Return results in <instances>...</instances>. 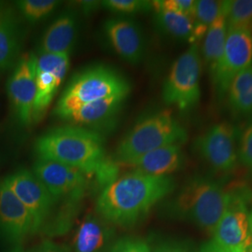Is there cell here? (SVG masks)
Returning <instances> with one entry per match:
<instances>
[{
    "label": "cell",
    "instance_id": "cell-1",
    "mask_svg": "<svg viewBox=\"0 0 252 252\" xmlns=\"http://www.w3.org/2000/svg\"><path fill=\"white\" fill-rule=\"evenodd\" d=\"M35 153L37 159L60 162L95 177L102 189L118 178V163L106 157L103 136L87 128L52 129L36 139Z\"/></svg>",
    "mask_w": 252,
    "mask_h": 252
},
{
    "label": "cell",
    "instance_id": "cell-2",
    "mask_svg": "<svg viewBox=\"0 0 252 252\" xmlns=\"http://www.w3.org/2000/svg\"><path fill=\"white\" fill-rule=\"evenodd\" d=\"M174 188L175 181L170 176H152L133 170L102 189L96 200V212L109 224L134 225Z\"/></svg>",
    "mask_w": 252,
    "mask_h": 252
},
{
    "label": "cell",
    "instance_id": "cell-3",
    "mask_svg": "<svg viewBox=\"0 0 252 252\" xmlns=\"http://www.w3.org/2000/svg\"><path fill=\"white\" fill-rule=\"evenodd\" d=\"M188 139L186 129L164 109L141 118L119 143L114 162H126L145 153L169 145L184 144Z\"/></svg>",
    "mask_w": 252,
    "mask_h": 252
},
{
    "label": "cell",
    "instance_id": "cell-4",
    "mask_svg": "<svg viewBox=\"0 0 252 252\" xmlns=\"http://www.w3.org/2000/svg\"><path fill=\"white\" fill-rule=\"evenodd\" d=\"M226 205L225 188L221 184L207 177L196 176L181 188L172 202L171 208L178 216L213 234Z\"/></svg>",
    "mask_w": 252,
    "mask_h": 252
},
{
    "label": "cell",
    "instance_id": "cell-5",
    "mask_svg": "<svg viewBox=\"0 0 252 252\" xmlns=\"http://www.w3.org/2000/svg\"><path fill=\"white\" fill-rule=\"evenodd\" d=\"M131 84L126 78L106 65H94L78 73L67 84L54 109L62 118L76 108L112 95H129Z\"/></svg>",
    "mask_w": 252,
    "mask_h": 252
},
{
    "label": "cell",
    "instance_id": "cell-6",
    "mask_svg": "<svg viewBox=\"0 0 252 252\" xmlns=\"http://www.w3.org/2000/svg\"><path fill=\"white\" fill-rule=\"evenodd\" d=\"M227 205L213 233V241L220 247L236 252H248L252 246L249 221V206L252 190L242 182H234L225 188Z\"/></svg>",
    "mask_w": 252,
    "mask_h": 252
},
{
    "label": "cell",
    "instance_id": "cell-7",
    "mask_svg": "<svg viewBox=\"0 0 252 252\" xmlns=\"http://www.w3.org/2000/svg\"><path fill=\"white\" fill-rule=\"evenodd\" d=\"M202 59L197 43L191 44L172 64L162 86V99L180 111L194 108L201 97Z\"/></svg>",
    "mask_w": 252,
    "mask_h": 252
},
{
    "label": "cell",
    "instance_id": "cell-8",
    "mask_svg": "<svg viewBox=\"0 0 252 252\" xmlns=\"http://www.w3.org/2000/svg\"><path fill=\"white\" fill-rule=\"evenodd\" d=\"M252 64V33L249 30L228 29L225 46L216 65L209 71L217 97L225 98L231 81Z\"/></svg>",
    "mask_w": 252,
    "mask_h": 252
},
{
    "label": "cell",
    "instance_id": "cell-9",
    "mask_svg": "<svg viewBox=\"0 0 252 252\" xmlns=\"http://www.w3.org/2000/svg\"><path fill=\"white\" fill-rule=\"evenodd\" d=\"M239 137L236 126L221 122L198 136L194 148L215 171L226 174L233 171L237 164Z\"/></svg>",
    "mask_w": 252,
    "mask_h": 252
},
{
    "label": "cell",
    "instance_id": "cell-10",
    "mask_svg": "<svg viewBox=\"0 0 252 252\" xmlns=\"http://www.w3.org/2000/svg\"><path fill=\"white\" fill-rule=\"evenodd\" d=\"M33 173L55 202L81 201L89 184V176L84 172L54 161L37 159L33 165Z\"/></svg>",
    "mask_w": 252,
    "mask_h": 252
},
{
    "label": "cell",
    "instance_id": "cell-11",
    "mask_svg": "<svg viewBox=\"0 0 252 252\" xmlns=\"http://www.w3.org/2000/svg\"><path fill=\"white\" fill-rule=\"evenodd\" d=\"M4 181L31 214L36 233L41 231L52 215L55 200L33 171L20 169Z\"/></svg>",
    "mask_w": 252,
    "mask_h": 252
},
{
    "label": "cell",
    "instance_id": "cell-12",
    "mask_svg": "<svg viewBox=\"0 0 252 252\" xmlns=\"http://www.w3.org/2000/svg\"><path fill=\"white\" fill-rule=\"evenodd\" d=\"M7 91L12 109L24 126L34 122L36 99V55H23L9 77Z\"/></svg>",
    "mask_w": 252,
    "mask_h": 252
},
{
    "label": "cell",
    "instance_id": "cell-13",
    "mask_svg": "<svg viewBox=\"0 0 252 252\" xmlns=\"http://www.w3.org/2000/svg\"><path fill=\"white\" fill-rule=\"evenodd\" d=\"M68 54H42L36 55V99L34 121L45 113L59 90L69 68Z\"/></svg>",
    "mask_w": 252,
    "mask_h": 252
},
{
    "label": "cell",
    "instance_id": "cell-14",
    "mask_svg": "<svg viewBox=\"0 0 252 252\" xmlns=\"http://www.w3.org/2000/svg\"><path fill=\"white\" fill-rule=\"evenodd\" d=\"M109 47L119 57L131 64L143 61L146 40L142 28L132 19L110 18L103 26Z\"/></svg>",
    "mask_w": 252,
    "mask_h": 252
},
{
    "label": "cell",
    "instance_id": "cell-15",
    "mask_svg": "<svg viewBox=\"0 0 252 252\" xmlns=\"http://www.w3.org/2000/svg\"><path fill=\"white\" fill-rule=\"evenodd\" d=\"M0 229L9 240L16 243L36 234L31 214L4 180L0 182Z\"/></svg>",
    "mask_w": 252,
    "mask_h": 252
},
{
    "label": "cell",
    "instance_id": "cell-16",
    "mask_svg": "<svg viewBox=\"0 0 252 252\" xmlns=\"http://www.w3.org/2000/svg\"><path fill=\"white\" fill-rule=\"evenodd\" d=\"M126 98L127 95L117 94L97 100L74 109L62 119L71 123L72 126L97 132V128L109 125L117 116Z\"/></svg>",
    "mask_w": 252,
    "mask_h": 252
},
{
    "label": "cell",
    "instance_id": "cell-17",
    "mask_svg": "<svg viewBox=\"0 0 252 252\" xmlns=\"http://www.w3.org/2000/svg\"><path fill=\"white\" fill-rule=\"evenodd\" d=\"M185 155L180 145H169L134 158L124 165L152 176H170L182 168Z\"/></svg>",
    "mask_w": 252,
    "mask_h": 252
},
{
    "label": "cell",
    "instance_id": "cell-18",
    "mask_svg": "<svg viewBox=\"0 0 252 252\" xmlns=\"http://www.w3.org/2000/svg\"><path fill=\"white\" fill-rule=\"evenodd\" d=\"M79 31L78 17L72 10L60 14L46 29L40 40L38 53L70 54Z\"/></svg>",
    "mask_w": 252,
    "mask_h": 252
},
{
    "label": "cell",
    "instance_id": "cell-19",
    "mask_svg": "<svg viewBox=\"0 0 252 252\" xmlns=\"http://www.w3.org/2000/svg\"><path fill=\"white\" fill-rule=\"evenodd\" d=\"M114 231L103 219L88 215L74 236V252H108L113 245Z\"/></svg>",
    "mask_w": 252,
    "mask_h": 252
},
{
    "label": "cell",
    "instance_id": "cell-20",
    "mask_svg": "<svg viewBox=\"0 0 252 252\" xmlns=\"http://www.w3.org/2000/svg\"><path fill=\"white\" fill-rule=\"evenodd\" d=\"M21 46L17 22L9 13L0 11V69H9L17 63Z\"/></svg>",
    "mask_w": 252,
    "mask_h": 252
},
{
    "label": "cell",
    "instance_id": "cell-21",
    "mask_svg": "<svg viewBox=\"0 0 252 252\" xmlns=\"http://www.w3.org/2000/svg\"><path fill=\"white\" fill-rule=\"evenodd\" d=\"M231 111L241 117L252 115V64L238 73L226 93Z\"/></svg>",
    "mask_w": 252,
    "mask_h": 252
},
{
    "label": "cell",
    "instance_id": "cell-22",
    "mask_svg": "<svg viewBox=\"0 0 252 252\" xmlns=\"http://www.w3.org/2000/svg\"><path fill=\"white\" fill-rule=\"evenodd\" d=\"M227 32L226 16L221 9L219 16L208 28L203 43V59L209 71L216 65L223 53Z\"/></svg>",
    "mask_w": 252,
    "mask_h": 252
},
{
    "label": "cell",
    "instance_id": "cell-23",
    "mask_svg": "<svg viewBox=\"0 0 252 252\" xmlns=\"http://www.w3.org/2000/svg\"><path fill=\"white\" fill-rule=\"evenodd\" d=\"M153 19L155 27L162 34L189 42L193 31V20L189 16L166 10H154Z\"/></svg>",
    "mask_w": 252,
    "mask_h": 252
},
{
    "label": "cell",
    "instance_id": "cell-24",
    "mask_svg": "<svg viewBox=\"0 0 252 252\" xmlns=\"http://www.w3.org/2000/svg\"><path fill=\"white\" fill-rule=\"evenodd\" d=\"M222 9V1L199 0L195 1L193 14V31L189 40L191 44L196 43L206 36L208 28L219 16Z\"/></svg>",
    "mask_w": 252,
    "mask_h": 252
},
{
    "label": "cell",
    "instance_id": "cell-25",
    "mask_svg": "<svg viewBox=\"0 0 252 252\" xmlns=\"http://www.w3.org/2000/svg\"><path fill=\"white\" fill-rule=\"evenodd\" d=\"M228 29L252 31V0L222 1Z\"/></svg>",
    "mask_w": 252,
    "mask_h": 252
},
{
    "label": "cell",
    "instance_id": "cell-26",
    "mask_svg": "<svg viewBox=\"0 0 252 252\" xmlns=\"http://www.w3.org/2000/svg\"><path fill=\"white\" fill-rule=\"evenodd\" d=\"M60 5L55 0H21L16 2L21 15L30 24L48 18Z\"/></svg>",
    "mask_w": 252,
    "mask_h": 252
},
{
    "label": "cell",
    "instance_id": "cell-27",
    "mask_svg": "<svg viewBox=\"0 0 252 252\" xmlns=\"http://www.w3.org/2000/svg\"><path fill=\"white\" fill-rule=\"evenodd\" d=\"M100 5L105 9L121 14H135L153 9L152 1L145 0H105Z\"/></svg>",
    "mask_w": 252,
    "mask_h": 252
},
{
    "label": "cell",
    "instance_id": "cell-28",
    "mask_svg": "<svg viewBox=\"0 0 252 252\" xmlns=\"http://www.w3.org/2000/svg\"><path fill=\"white\" fill-rule=\"evenodd\" d=\"M154 10H166L189 16L193 20L194 0H156L152 1Z\"/></svg>",
    "mask_w": 252,
    "mask_h": 252
},
{
    "label": "cell",
    "instance_id": "cell-29",
    "mask_svg": "<svg viewBox=\"0 0 252 252\" xmlns=\"http://www.w3.org/2000/svg\"><path fill=\"white\" fill-rule=\"evenodd\" d=\"M238 160L252 176V123L246 127L239 137Z\"/></svg>",
    "mask_w": 252,
    "mask_h": 252
},
{
    "label": "cell",
    "instance_id": "cell-30",
    "mask_svg": "<svg viewBox=\"0 0 252 252\" xmlns=\"http://www.w3.org/2000/svg\"><path fill=\"white\" fill-rule=\"evenodd\" d=\"M108 252H152L149 244L143 239L126 237L119 239L110 247Z\"/></svg>",
    "mask_w": 252,
    "mask_h": 252
},
{
    "label": "cell",
    "instance_id": "cell-31",
    "mask_svg": "<svg viewBox=\"0 0 252 252\" xmlns=\"http://www.w3.org/2000/svg\"><path fill=\"white\" fill-rule=\"evenodd\" d=\"M34 252H70L68 248L52 241H44L35 249Z\"/></svg>",
    "mask_w": 252,
    "mask_h": 252
},
{
    "label": "cell",
    "instance_id": "cell-32",
    "mask_svg": "<svg viewBox=\"0 0 252 252\" xmlns=\"http://www.w3.org/2000/svg\"><path fill=\"white\" fill-rule=\"evenodd\" d=\"M153 252H191L186 247L176 243H165L158 246Z\"/></svg>",
    "mask_w": 252,
    "mask_h": 252
},
{
    "label": "cell",
    "instance_id": "cell-33",
    "mask_svg": "<svg viewBox=\"0 0 252 252\" xmlns=\"http://www.w3.org/2000/svg\"><path fill=\"white\" fill-rule=\"evenodd\" d=\"M200 252H231V251H228L225 250L221 247H220L218 244L215 243L213 240L207 242V243L203 245V247L201 248Z\"/></svg>",
    "mask_w": 252,
    "mask_h": 252
},
{
    "label": "cell",
    "instance_id": "cell-34",
    "mask_svg": "<svg viewBox=\"0 0 252 252\" xmlns=\"http://www.w3.org/2000/svg\"><path fill=\"white\" fill-rule=\"evenodd\" d=\"M249 221H250V226H251V230H252V207L249 213Z\"/></svg>",
    "mask_w": 252,
    "mask_h": 252
},
{
    "label": "cell",
    "instance_id": "cell-35",
    "mask_svg": "<svg viewBox=\"0 0 252 252\" xmlns=\"http://www.w3.org/2000/svg\"><path fill=\"white\" fill-rule=\"evenodd\" d=\"M252 252V248H251V249H250V250H249V252Z\"/></svg>",
    "mask_w": 252,
    "mask_h": 252
},
{
    "label": "cell",
    "instance_id": "cell-36",
    "mask_svg": "<svg viewBox=\"0 0 252 252\" xmlns=\"http://www.w3.org/2000/svg\"><path fill=\"white\" fill-rule=\"evenodd\" d=\"M1 6H2V2H0V8H1Z\"/></svg>",
    "mask_w": 252,
    "mask_h": 252
}]
</instances>
